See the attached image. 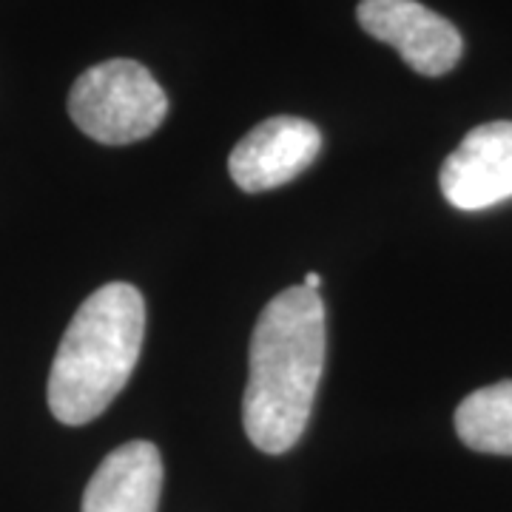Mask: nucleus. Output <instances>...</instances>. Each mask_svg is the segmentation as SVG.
<instances>
[{"label": "nucleus", "instance_id": "3", "mask_svg": "<svg viewBox=\"0 0 512 512\" xmlns=\"http://www.w3.org/2000/svg\"><path fill=\"white\" fill-rule=\"evenodd\" d=\"M74 126L103 146H128L163 126L168 97L137 60H106L80 74L69 94Z\"/></svg>", "mask_w": 512, "mask_h": 512}, {"label": "nucleus", "instance_id": "2", "mask_svg": "<svg viewBox=\"0 0 512 512\" xmlns=\"http://www.w3.org/2000/svg\"><path fill=\"white\" fill-rule=\"evenodd\" d=\"M146 336L143 293L128 282L94 291L69 322L49 373V410L80 427L97 419L131 379Z\"/></svg>", "mask_w": 512, "mask_h": 512}, {"label": "nucleus", "instance_id": "5", "mask_svg": "<svg viewBox=\"0 0 512 512\" xmlns=\"http://www.w3.org/2000/svg\"><path fill=\"white\" fill-rule=\"evenodd\" d=\"M319 151L322 134L311 120L279 114L239 140L231 151L228 171L242 191L259 194L296 180L316 163Z\"/></svg>", "mask_w": 512, "mask_h": 512}, {"label": "nucleus", "instance_id": "4", "mask_svg": "<svg viewBox=\"0 0 512 512\" xmlns=\"http://www.w3.org/2000/svg\"><path fill=\"white\" fill-rule=\"evenodd\" d=\"M356 18L367 35L393 46L424 77L453 72L464 52L456 26L419 0H362Z\"/></svg>", "mask_w": 512, "mask_h": 512}, {"label": "nucleus", "instance_id": "1", "mask_svg": "<svg viewBox=\"0 0 512 512\" xmlns=\"http://www.w3.org/2000/svg\"><path fill=\"white\" fill-rule=\"evenodd\" d=\"M325 342V305L305 285L276 293L259 313L242 399V424L256 450L282 456L308 430Z\"/></svg>", "mask_w": 512, "mask_h": 512}, {"label": "nucleus", "instance_id": "8", "mask_svg": "<svg viewBox=\"0 0 512 512\" xmlns=\"http://www.w3.org/2000/svg\"><path fill=\"white\" fill-rule=\"evenodd\" d=\"M456 433L476 453L512 456V382L470 393L458 404Z\"/></svg>", "mask_w": 512, "mask_h": 512}, {"label": "nucleus", "instance_id": "7", "mask_svg": "<svg viewBox=\"0 0 512 512\" xmlns=\"http://www.w3.org/2000/svg\"><path fill=\"white\" fill-rule=\"evenodd\" d=\"M163 458L151 441H128L100 461L83 493V512H157Z\"/></svg>", "mask_w": 512, "mask_h": 512}, {"label": "nucleus", "instance_id": "9", "mask_svg": "<svg viewBox=\"0 0 512 512\" xmlns=\"http://www.w3.org/2000/svg\"><path fill=\"white\" fill-rule=\"evenodd\" d=\"M305 288H308V291H319V288H322V276L316 274V271H311V274L305 276Z\"/></svg>", "mask_w": 512, "mask_h": 512}, {"label": "nucleus", "instance_id": "6", "mask_svg": "<svg viewBox=\"0 0 512 512\" xmlns=\"http://www.w3.org/2000/svg\"><path fill=\"white\" fill-rule=\"evenodd\" d=\"M444 200L458 211H484L512 197V123L495 120L473 128L444 160L439 174Z\"/></svg>", "mask_w": 512, "mask_h": 512}]
</instances>
